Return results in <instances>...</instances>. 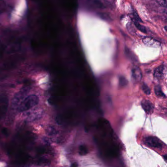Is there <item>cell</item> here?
<instances>
[{"mask_svg":"<svg viewBox=\"0 0 167 167\" xmlns=\"http://www.w3.org/2000/svg\"><path fill=\"white\" fill-rule=\"evenodd\" d=\"M38 98L36 96L30 95L27 96L24 99L22 105H21V111H26L36 106L38 103Z\"/></svg>","mask_w":167,"mask_h":167,"instance_id":"cell-1","label":"cell"},{"mask_svg":"<svg viewBox=\"0 0 167 167\" xmlns=\"http://www.w3.org/2000/svg\"><path fill=\"white\" fill-rule=\"evenodd\" d=\"M145 141L149 146L156 148H161L162 147V145L160 141L153 136H149L145 139Z\"/></svg>","mask_w":167,"mask_h":167,"instance_id":"cell-2","label":"cell"},{"mask_svg":"<svg viewBox=\"0 0 167 167\" xmlns=\"http://www.w3.org/2000/svg\"><path fill=\"white\" fill-rule=\"evenodd\" d=\"M143 43L147 46L158 48L160 46L161 44L159 41L151 37H145L143 39Z\"/></svg>","mask_w":167,"mask_h":167,"instance_id":"cell-3","label":"cell"},{"mask_svg":"<svg viewBox=\"0 0 167 167\" xmlns=\"http://www.w3.org/2000/svg\"><path fill=\"white\" fill-rule=\"evenodd\" d=\"M141 105L145 113L151 114L154 112V105L148 100H143L141 102Z\"/></svg>","mask_w":167,"mask_h":167,"instance_id":"cell-4","label":"cell"},{"mask_svg":"<svg viewBox=\"0 0 167 167\" xmlns=\"http://www.w3.org/2000/svg\"><path fill=\"white\" fill-rule=\"evenodd\" d=\"M132 76L135 80L140 81L142 78V74L140 69L138 67L133 68L132 70Z\"/></svg>","mask_w":167,"mask_h":167,"instance_id":"cell-5","label":"cell"},{"mask_svg":"<svg viewBox=\"0 0 167 167\" xmlns=\"http://www.w3.org/2000/svg\"><path fill=\"white\" fill-rule=\"evenodd\" d=\"M164 71V66L163 65L160 66L155 70L154 73V76L155 78L158 79H161L163 77Z\"/></svg>","mask_w":167,"mask_h":167,"instance_id":"cell-6","label":"cell"},{"mask_svg":"<svg viewBox=\"0 0 167 167\" xmlns=\"http://www.w3.org/2000/svg\"><path fill=\"white\" fill-rule=\"evenodd\" d=\"M133 21V22H134V24L135 26L137 28L138 30H139L140 31H141L143 33H147V30L145 29V27L143 26V25L140 24L139 22L136 21L134 20Z\"/></svg>","mask_w":167,"mask_h":167,"instance_id":"cell-7","label":"cell"},{"mask_svg":"<svg viewBox=\"0 0 167 167\" xmlns=\"http://www.w3.org/2000/svg\"><path fill=\"white\" fill-rule=\"evenodd\" d=\"M154 91L156 96L159 97H165V95L162 91L161 88L159 85H157L154 88Z\"/></svg>","mask_w":167,"mask_h":167,"instance_id":"cell-8","label":"cell"},{"mask_svg":"<svg viewBox=\"0 0 167 167\" xmlns=\"http://www.w3.org/2000/svg\"><path fill=\"white\" fill-rule=\"evenodd\" d=\"M87 148L84 145H81L79 147V154L81 155H85L88 153Z\"/></svg>","mask_w":167,"mask_h":167,"instance_id":"cell-9","label":"cell"},{"mask_svg":"<svg viewBox=\"0 0 167 167\" xmlns=\"http://www.w3.org/2000/svg\"><path fill=\"white\" fill-rule=\"evenodd\" d=\"M142 89H143V91H144V92L145 94L149 95V94H151V90H150L149 87H148V86L147 85V84H145V83L143 84V85H142Z\"/></svg>","mask_w":167,"mask_h":167,"instance_id":"cell-10","label":"cell"},{"mask_svg":"<svg viewBox=\"0 0 167 167\" xmlns=\"http://www.w3.org/2000/svg\"><path fill=\"white\" fill-rule=\"evenodd\" d=\"M128 84V81L123 76H121L119 78V85L122 87H124Z\"/></svg>","mask_w":167,"mask_h":167,"instance_id":"cell-11","label":"cell"},{"mask_svg":"<svg viewBox=\"0 0 167 167\" xmlns=\"http://www.w3.org/2000/svg\"><path fill=\"white\" fill-rule=\"evenodd\" d=\"M156 1L160 5L167 8V0H156Z\"/></svg>","mask_w":167,"mask_h":167,"instance_id":"cell-12","label":"cell"},{"mask_svg":"<svg viewBox=\"0 0 167 167\" xmlns=\"http://www.w3.org/2000/svg\"><path fill=\"white\" fill-rule=\"evenodd\" d=\"M133 17L134 18V20L138 22H142L141 19H140V17L139 16V15H138V14L136 13V12H134L133 13Z\"/></svg>","mask_w":167,"mask_h":167,"instance_id":"cell-13","label":"cell"},{"mask_svg":"<svg viewBox=\"0 0 167 167\" xmlns=\"http://www.w3.org/2000/svg\"><path fill=\"white\" fill-rule=\"evenodd\" d=\"M163 157L164 158L165 160L167 162V155H164Z\"/></svg>","mask_w":167,"mask_h":167,"instance_id":"cell-14","label":"cell"},{"mask_svg":"<svg viewBox=\"0 0 167 167\" xmlns=\"http://www.w3.org/2000/svg\"><path fill=\"white\" fill-rule=\"evenodd\" d=\"M165 29L166 31H167V26H165Z\"/></svg>","mask_w":167,"mask_h":167,"instance_id":"cell-15","label":"cell"},{"mask_svg":"<svg viewBox=\"0 0 167 167\" xmlns=\"http://www.w3.org/2000/svg\"><path fill=\"white\" fill-rule=\"evenodd\" d=\"M165 12L167 14V8H166V10H165Z\"/></svg>","mask_w":167,"mask_h":167,"instance_id":"cell-16","label":"cell"},{"mask_svg":"<svg viewBox=\"0 0 167 167\" xmlns=\"http://www.w3.org/2000/svg\"><path fill=\"white\" fill-rule=\"evenodd\" d=\"M166 21L167 22V18L166 19Z\"/></svg>","mask_w":167,"mask_h":167,"instance_id":"cell-17","label":"cell"},{"mask_svg":"<svg viewBox=\"0 0 167 167\" xmlns=\"http://www.w3.org/2000/svg\"></svg>","mask_w":167,"mask_h":167,"instance_id":"cell-18","label":"cell"}]
</instances>
